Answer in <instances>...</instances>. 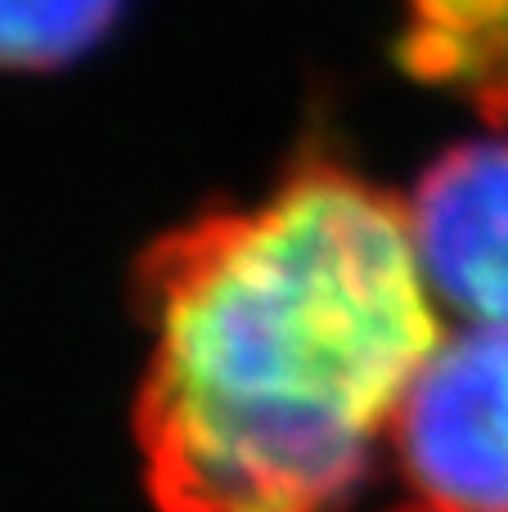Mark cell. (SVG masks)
<instances>
[{
    "mask_svg": "<svg viewBox=\"0 0 508 512\" xmlns=\"http://www.w3.org/2000/svg\"><path fill=\"white\" fill-rule=\"evenodd\" d=\"M410 207L324 140L243 207L149 243L135 396L162 512H351L378 436L441 346Z\"/></svg>",
    "mask_w": 508,
    "mask_h": 512,
    "instance_id": "cell-1",
    "label": "cell"
},
{
    "mask_svg": "<svg viewBox=\"0 0 508 512\" xmlns=\"http://www.w3.org/2000/svg\"><path fill=\"white\" fill-rule=\"evenodd\" d=\"M401 472L446 512H508V324L441 342L392 418Z\"/></svg>",
    "mask_w": 508,
    "mask_h": 512,
    "instance_id": "cell-2",
    "label": "cell"
},
{
    "mask_svg": "<svg viewBox=\"0 0 508 512\" xmlns=\"http://www.w3.org/2000/svg\"><path fill=\"white\" fill-rule=\"evenodd\" d=\"M410 230L441 301L508 324V140H468L419 176Z\"/></svg>",
    "mask_w": 508,
    "mask_h": 512,
    "instance_id": "cell-3",
    "label": "cell"
},
{
    "mask_svg": "<svg viewBox=\"0 0 508 512\" xmlns=\"http://www.w3.org/2000/svg\"><path fill=\"white\" fill-rule=\"evenodd\" d=\"M396 54L405 72L464 90L491 122L508 126V0H410Z\"/></svg>",
    "mask_w": 508,
    "mask_h": 512,
    "instance_id": "cell-4",
    "label": "cell"
},
{
    "mask_svg": "<svg viewBox=\"0 0 508 512\" xmlns=\"http://www.w3.org/2000/svg\"><path fill=\"white\" fill-rule=\"evenodd\" d=\"M122 0H0V68L45 72L90 54Z\"/></svg>",
    "mask_w": 508,
    "mask_h": 512,
    "instance_id": "cell-5",
    "label": "cell"
},
{
    "mask_svg": "<svg viewBox=\"0 0 508 512\" xmlns=\"http://www.w3.org/2000/svg\"><path fill=\"white\" fill-rule=\"evenodd\" d=\"M401 512H446V508H437V504H419V508H401Z\"/></svg>",
    "mask_w": 508,
    "mask_h": 512,
    "instance_id": "cell-6",
    "label": "cell"
}]
</instances>
